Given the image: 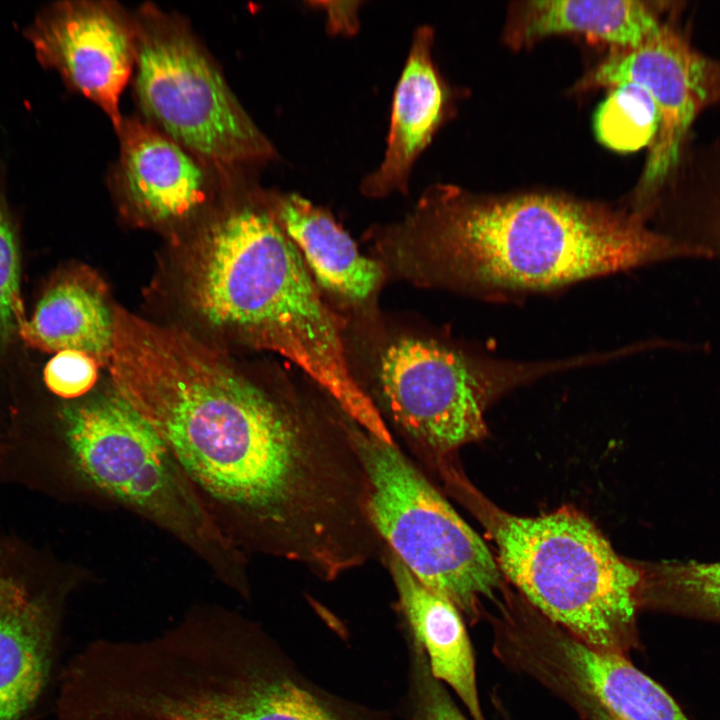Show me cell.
<instances>
[{
    "mask_svg": "<svg viewBox=\"0 0 720 720\" xmlns=\"http://www.w3.org/2000/svg\"><path fill=\"white\" fill-rule=\"evenodd\" d=\"M433 44V28L417 27L395 87L384 156L360 184L367 197L406 194L416 160L445 119L449 93L434 62Z\"/></svg>",
    "mask_w": 720,
    "mask_h": 720,
    "instance_id": "obj_13",
    "label": "cell"
},
{
    "mask_svg": "<svg viewBox=\"0 0 720 720\" xmlns=\"http://www.w3.org/2000/svg\"><path fill=\"white\" fill-rule=\"evenodd\" d=\"M327 17L328 31L334 34L352 35L359 27V2H315Z\"/></svg>",
    "mask_w": 720,
    "mask_h": 720,
    "instance_id": "obj_24",
    "label": "cell"
},
{
    "mask_svg": "<svg viewBox=\"0 0 720 720\" xmlns=\"http://www.w3.org/2000/svg\"><path fill=\"white\" fill-rule=\"evenodd\" d=\"M79 575L0 533V720H40L54 706L61 631Z\"/></svg>",
    "mask_w": 720,
    "mask_h": 720,
    "instance_id": "obj_10",
    "label": "cell"
},
{
    "mask_svg": "<svg viewBox=\"0 0 720 720\" xmlns=\"http://www.w3.org/2000/svg\"><path fill=\"white\" fill-rule=\"evenodd\" d=\"M27 317L22 296L19 230L8 197L6 172L0 157V362L16 347L23 345L20 330Z\"/></svg>",
    "mask_w": 720,
    "mask_h": 720,
    "instance_id": "obj_21",
    "label": "cell"
},
{
    "mask_svg": "<svg viewBox=\"0 0 720 720\" xmlns=\"http://www.w3.org/2000/svg\"><path fill=\"white\" fill-rule=\"evenodd\" d=\"M271 210L299 250L317 285L354 302L370 297L383 271L324 208L297 193L279 194Z\"/></svg>",
    "mask_w": 720,
    "mask_h": 720,
    "instance_id": "obj_17",
    "label": "cell"
},
{
    "mask_svg": "<svg viewBox=\"0 0 720 720\" xmlns=\"http://www.w3.org/2000/svg\"><path fill=\"white\" fill-rule=\"evenodd\" d=\"M658 127L659 114L652 97L635 83L613 87L593 115L598 142L617 152L650 146Z\"/></svg>",
    "mask_w": 720,
    "mask_h": 720,
    "instance_id": "obj_20",
    "label": "cell"
},
{
    "mask_svg": "<svg viewBox=\"0 0 720 720\" xmlns=\"http://www.w3.org/2000/svg\"><path fill=\"white\" fill-rule=\"evenodd\" d=\"M271 209L244 206L200 237L187 268L194 310L213 328L292 361L367 432L387 426L347 362L339 321Z\"/></svg>",
    "mask_w": 720,
    "mask_h": 720,
    "instance_id": "obj_3",
    "label": "cell"
},
{
    "mask_svg": "<svg viewBox=\"0 0 720 720\" xmlns=\"http://www.w3.org/2000/svg\"><path fill=\"white\" fill-rule=\"evenodd\" d=\"M114 392L255 546L313 573L362 533L367 482L347 420L277 396L188 335L117 309Z\"/></svg>",
    "mask_w": 720,
    "mask_h": 720,
    "instance_id": "obj_1",
    "label": "cell"
},
{
    "mask_svg": "<svg viewBox=\"0 0 720 720\" xmlns=\"http://www.w3.org/2000/svg\"><path fill=\"white\" fill-rule=\"evenodd\" d=\"M707 66L673 31L661 29L634 48H616L581 81L582 88L635 83L652 97L659 114L657 134L640 182L656 189L677 166L682 143L707 97Z\"/></svg>",
    "mask_w": 720,
    "mask_h": 720,
    "instance_id": "obj_12",
    "label": "cell"
},
{
    "mask_svg": "<svg viewBox=\"0 0 720 720\" xmlns=\"http://www.w3.org/2000/svg\"><path fill=\"white\" fill-rule=\"evenodd\" d=\"M385 552L407 632L423 649L432 675L453 690L471 720H485L473 647L462 614L423 585L386 547Z\"/></svg>",
    "mask_w": 720,
    "mask_h": 720,
    "instance_id": "obj_15",
    "label": "cell"
},
{
    "mask_svg": "<svg viewBox=\"0 0 720 720\" xmlns=\"http://www.w3.org/2000/svg\"><path fill=\"white\" fill-rule=\"evenodd\" d=\"M385 246L415 280L487 298L548 291L700 251L640 214L559 194L429 186Z\"/></svg>",
    "mask_w": 720,
    "mask_h": 720,
    "instance_id": "obj_2",
    "label": "cell"
},
{
    "mask_svg": "<svg viewBox=\"0 0 720 720\" xmlns=\"http://www.w3.org/2000/svg\"><path fill=\"white\" fill-rule=\"evenodd\" d=\"M488 616L495 658L541 685L581 720H689L628 656L585 644L519 594L508 595Z\"/></svg>",
    "mask_w": 720,
    "mask_h": 720,
    "instance_id": "obj_8",
    "label": "cell"
},
{
    "mask_svg": "<svg viewBox=\"0 0 720 720\" xmlns=\"http://www.w3.org/2000/svg\"><path fill=\"white\" fill-rule=\"evenodd\" d=\"M23 35L39 65L98 105L119 129L120 96L136 62V32L117 10L102 2L47 4Z\"/></svg>",
    "mask_w": 720,
    "mask_h": 720,
    "instance_id": "obj_11",
    "label": "cell"
},
{
    "mask_svg": "<svg viewBox=\"0 0 720 720\" xmlns=\"http://www.w3.org/2000/svg\"><path fill=\"white\" fill-rule=\"evenodd\" d=\"M711 256H714L716 254L720 255V238L718 243L711 249Z\"/></svg>",
    "mask_w": 720,
    "mask_h": 720,
    "instance_id": "obj_25",
    "label": "cell"
},
{
    "mask_svg": "<svg viewBox=\"0 0 720 720\" xmlns=\"http://www.w3.org/2000/svg\"><path fill=\"white\" fill-rule=\"evenodd\" d=\"M475 510L502 575L538 612L596 649L629 656L641 648L637 565L586 516L570 507L537 517Z\"/></svg>",
    "mask_w": 720,
    "mask_h": 720,
    "instance_id": "obj_5",
    "label": "cell"
},
{
    "mask_svg": "<svg viewBox=\"0 0 720 720\" xmlns=\"http://www.w3.org/2000/svg\"><path fill=\"white\" fill-rule=\"evenodd\" d=\"M118 131L122 187L141 215L175 221L202 204L205 174L183 146L137 120H123Z\"/></svg>",
    "mask_w": 720,
    "mask_h": 720,
    "instance_id": "obj_14",
    "label": "cell"
},
{
    "mask_svg": "<svg viewBox=\"0 0 720 720\" xmlns=\"http://www.w3.org/2000/svg\"><path fill=\"white\" fill-rule=\"evenodd\" d=\"M411 720H469L450 696L446 686L431 673L426 655L411 637Z\"/></svg>",
    "mask_w": 720,
    "mask_h": 720,
    "instance_id": "obj_22",
    "label": "cell"
},
{
    "mask_svg": "<svg viewBox=\"0 0 720 720\" xmlns=\"http://www.w3.org/2000/svg\"><path fill=\"white\" fill-rule=\"evenodd\" d=\"M661 25L651 9L635 0H538L510 9L505 41L525 48L555 34H583L616 48H634L655 35Z\"/></svg>",
    "mask_w": 720,
    "mask_h": 720,
    "instance_id": "obj_18",
    "label": "cell"
},
{
    "mask_svg": "<svg viewBox=\"0 0 720 720\" xmlns=\"http://www.w3.org/2000/svg\"><path fill=\"white\" fill-rule=\"evenodd\" d=\"M135 64L143 110L184 148L224 165L264 162L276 155L182 26L165 19L148 21L136 32Z\"/></svg>",
    "mask_w": 720,
    "mask_h": 720,
    "instance_id": "obj_9",
    "label": "cell"
},
{
    "mask_svg": "<svg viewBox=\"0 0 720 720\" xmlns=\"http://www.w3.org/2000/svg\"><path fill=\"white\" fill-rule=\"evenodd\" d=\"M639 609L720 624V561L636 562Z\"/></svg>",
    "mask_w": 720,
    "mask_h": 720,
    "instance_id": "obj_19",
    "label": "cell"
},
{
    "mask_svg": "<svg viewBox=\"0 0 720 720\" xmlns=\"http://www.w3.org/2000/svg\"><path fill=\"white\" fill-rule=\"evenodd\" d=\"M350 434L368 485L370 522L385 547L470 624L483 600L498 599L502 573L479 535L400 450L351 419Z\"/></svg>",
    "mask_w": 720,
    "mask_h": 720,
    "instance_id": "obj_6",
    "label": "cell"
},
{
    "mask_svg": "<svg viewBox=\"0 0 720 720\" xmlns=\"http://www.w3.org/2000/svg\"><path fill=\"white\" fill-rule=\"evenodd\" d=\"M2 470L7 482L49 495L77 477L167 530L248 595L237 543L159 436L115 392L33 406L5 442Z\"/></svg>",
    "mask_w": 720,
    "mask_h": 720,
    "instance_id": "obj_4",
    "label": "cell"
},
{
    "mask_svg": "<svg viewBox=\"0 0 720 720\" xmlns=\"http://www.w3.org/2000/svg\"><path fill=\"white\" fill-rule=\"evenodd\" d=\"M97 361L74 350L54 354L43 369L42 382L46 391L62 400H74L87 393L98 375Z\"/></svg>",
    "mask_w": 720,
    "mask_h": 720,
    "instance_id": "obj_23",
    "label": "cell"
},
{
    "mask_svg": "<svg viewBox=\"0 0 720 720\" xmlns=\"http://www.w3.org/2000/svg\"><path fill=\"white\" fill-rule=\"evenodd\" d=\"M591 364L589 355L519 362L468 353L433 339L401 337L380 355L377 389L406 442L443 470L456 450L487 434L485 411L500 396L542 376Z\"/></svg>",
    "mask_w": 720,
    "mask_h": 720,
    "instance_id": "obj_7",
    "label": "cell"
},
{
    "mask_svg": "<svg viewBox=\"0 0 720 720\" xmlns=\"http://www.w3.org/2000/svg\"><path fill=\"white\" fill-rule=\"evenodd\" d=\"M114 319L101 288L88 272L58 273L42 290L20 338L25 348L44 353L83 352L108 364Z\"/></svg>",
    "mask_w": 720,
    "mask_h": 720,
    "instance_id": "obj_16",
    "label": "cell"
}]
</instances>
